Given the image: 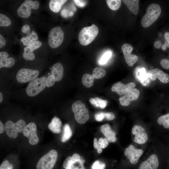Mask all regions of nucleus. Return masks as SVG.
<instances>
[{
	"label": "nucleus",
	"instance_id": "obj_1",
	"mask_svg": "<svg viewBox=\"0 0 169 169\" xmlns=\"http://www.w3.org/2000/svg\"><path fill=\"white\" fill-rule=\"evenodd\" d=\"M161 12L160 5L157 3H152L147 8L146 13L142 17L141 24L144 28L151 26L158 18Z\"/></svg>",
	"mask_w": 169,
	"mask_h": 169
},
{
	"label": "nucleus",
	"instance_id": "obj_2",
	"mask_svg": "<svg viewBox=\"0 0 169 169\" xmlns=\"http://www.w3.org/2000/svg\"><path fill=\"white\" fill-rule=\"evenodd\" d=\"M98 27L93 24L90 26L82 28L79 33L78 39L80 44L86 46L91 43L99 33Z\"/></svg>",
	"mask_w": 169,
	"mask_h": 169
},
{
	"label": "nucleus",
	"instance_id": "obj_3",
	"mask_svg": "<svg viewBox=\"0 0 169 169\" xmlns=\"http://www.w3.org/2000/svg\"><path fill=\"white\" fill-rule=\"evenodd\" d=\"M47 77H37L29 82L26 88V92L30 97H34L44 90L46 86Z\"/></svg>",
	"mask_w": 169,
	"mask_h": 169
},
{
	"label": "nucleus",
	"instance_id": "obj_4",
	"mask_svg": "<svg viewBox=\"0 0 169 169\" xmlns=\"http://www.w3.org/2000/svg\"><path fill=\"white\" fill-rule=\"evenodd\" d=\"M72 110L74 114L75 120L78 123L84 124L89 119V111L85 104L81 101L74 102L72 105Z\"/></svg>",
	"mask_w": 169,
	"mask_h": 169
},
{
	"label": "nucleus",
	"instance_id": "obj_5",
	"mask_svg": "<svg viewBox=\"0 0 169 169\" xmlns=\"http://www.w3.org/2000/svg\"><path fill=\"white\" fill-rule=\"evenodd\" d=\"M57 157V151L54 150H51L39 159L36 165L37 169H52Z\"/></svg>",
	"mask_w": 169,
	"mask_h": 169
},
{
	"label": "nucleus",
	"instance_id": "obj_6",
	"mask_svg": "<svg viewBox=\"0 0 169 169\" xmlns=\"http://www.w3.org/2000/svg\"><path fill=\"white\" fill-rule=\"evenodd\" d=\"M26 125L25 121L20 119L14 123L11 120L7 121L5 125V128L7 135L12 138H16L18 133L23 132Z\"/></svg>",
	"mask_w": 169,
	"mask_h": 169
},
{
	"label": "nucleus",
	"instance_id": "obj_7",
	"mask_svg": "<svg viewBox=\"0 0 169 169\" xmlns=\"http://www.w3.org/2000/svg\"><path fill=\"white\" fill-rule=\"evenodd\" d=\"M64 34L61 27L52 28L48 34V44L51 48L55 49L59 46L64 39Z\"/></svg>",
	"mask_w": 169,
	"mask_h": 169
},
{
	"label": "nucleus",
	"instance_id": "obj_8",
	"mask_svg": "<svg viewBox=\"0 0 169 169\" xmlns=\"http://www.w3.org/2000/svg\"><path fill=\"white\" fill-rule=\"evenodd\" d=\"M39 6V3L38 1L25 0L18 8L17 14L20 18H28L31 15L32 9H37Z\"/></svg>",
	"mask_w": 169,
	"mask_h": 169
},
{
	"label": "nucleus",
	"instance_id": "obj_9",
	"mask_svg": "<svg viewBox=\"0 0 169 169\" xmlns=\"http://www.w3.org/2000/svg\"><path fill=\"white\" fill-rule=\"evenodd\" d=\"M85 160L77 153H74L72 157H68L64 161L63 167L65 169H85L84 165Z\"/></svg>",
	"mask_w": 169,
	"mask_h": 169
},
{
	"label": "nucleus",
	"instance_id": "obj_10",
	"mask_svg": "<svg viewBox=\"0 0 169 169\" xmlns=\"http://www.w3.org/2000/svg\"><path fill=\"white\" fill-rule=\"evenodd\" d=\"M39 74L37 70L27 68L20 69L16 74L17 81L20 83H25L30 82L37 78Z\"/></svg>",
	"mask_w": 169,
	"mask_h": 169
},
{
	"label": "nucleus",
	"instance_id": "obj_11",
	"mask_svg": "<svg viewBox=\"0 0 169 169\" xmlns=\"http://www.w3.org/2000/svg\"><path fill=\"white\" fill-rule=\"evenodd\" d=\"M37 131L36 125L34 122H30L26 125L24 129L23 134L28 138L29 143L31 145H35L39 142Z\"/></svg>",
	"mask_w": 169,
	"mask_h": 169
},
{
	"label": "nucleus",
	"instance_id": "obj_12",
	"mask_svg": "<svg viewBox=\"0 0 169 169\" xmlns=\"http://www.w3.org/2000/svg\"><path fill=\"white\" fill-rule=\"evenodd\" d=\"M143 153L142 150L136 148L132 145H130L124 151L125 156L132 165H135L138 163L140 158Z\"/></svg>",
	"mask_w": 169,
	"mask_h": 169
},
{
	"label": "nucleus",
	"instance_id": "obj_13",
	"mask_svg": "<svg viewBox=\"0 0 169 169\" xmlns=\"http://www.w3.org/2000/svg\"><path fill=\"white\" fill-rule=\"evenodd\" d=\"M21 30L23 33L27 35L26 37H22L20 39L21 42L23 43L24 45L28 46L38 40V37L37 34L34 30L31 32L29 25L25 24L23 26Z\"/></svg>",
	"mask_w": 169,
	"mask_h": 169
},
{
	"label": "nucleus",
	"instance_id": "obj_14",
	"mask_svg": "<svg viewBox=\"0 0 169 169\" xmlns=\"http://www.w3.org/2000/svg\"><path fill=\"white\" fill-rule=\"evenodd\" d=\"M132 134L135 135L134 141L139 144L145 143L148 139V136L145 129L142 126L135 125H134L131 130Z\"/></svg>",
	"mask_w": 169,
	"mask_h": 169
},
{
	"label": "nucleus",
	"instance_id": "obj_15",
	"mask_svg": "<svg viewBox=\"0 0 169 169\" xmlns=\"http://www.w3.org/2000/svg\"><path fill=\"white\" fill-rule=\"evenodd\" d=\"M121 49L126 63L130 66H133L137 61L138 57L135 55L131 54L133 50L132 46L128 43H125L122 45Z\"/></svg>",
	"mask_w": 169,
	"mask_h": 169
},
{
	"label": "nucleus",
	"instance_id": "obj_16",
	"mask_svg": "<svg viewBox=\"0 0 169 169\" xmlns=\"http://www.w3.org/2000/svg\"><path fill=\"white\" fill-rule=\"evenodd\" d=\"M133 74L135 79L143 86H146L149 84V77L144 68L136 67L133 70Z\"/></svg>",
	"mask_w": 169,
	"mask_h": 169
},
{
	"label": "nucleus",
	"instance_id": "obj_17",
	"mask_svg": "<svg viewBox=\"0 0 169 169\" xmlns=\"http://www.w3.org/2000/svg\"><path fill=\"white\" fill-rule=\"evenodd\" d=\"M140 95L139 90L133 88L119 99L120 104L124 106L129 105L132 101L138 99Z\"/></svg>",
	"mask_w": 169,
	"mask_h": 169
},
{
	"label": "nucleus",
	"instance_id": "obj_18",
	"mask_svg": "<svg viewBox=\"0 0 169 169\" xmlns=\"http://www.w3.org/2000/svg\"><path fill=\"white\" fill-rule=\"evenodd\" d=\"M136 84L133 82H130L124 84L120 82L114 83L112 86L111 90L113 92H116L118 94L121 95L125 94L134 88Z\"/></svg>",
	"mask_w": 169,
	"mask_h": 169
},
{
	"label": "nucleus",
	"instance_id": "obj_19",
	"mask_svg": "<svg viewBox=\"0 0 169 169\" xmlns=\"http://www.w3.org/2000/svg\"><path fill=\"white\" fill-rule=\"evenodd\" d=\"M147 74L149 78L152 80L154 81L158 79L163 83L169 82V75L158 68L149 70Z\"/></svg>",
	"mask_w": 169,
	"mask_h": 169
},
{
	"label": "nucleus",
	"instance_id": "obj_20",
	"mask_svg": "<svg viewBox=\"0 0 169 169\" xmlns=\"http://www.w3.org/2000/svg\"><path fill=\"white\" fill-rule=\"evenodd\" d=\"M42 43L39 40H37L33 43L26 46L24 48L23 57L26 60L32 61L35 58L33 51L40 47Z\"/></svg>",
	"mask_w": 169,
	"mask_h": 169
},
{
	"label": "nucleus",
	"instance_id": "obj_21",
	"mask_svg": "<svg viewBox=\"0 0 169 169\" xmlns=\"http://www.w3.org/2000/svg\"><path fill=\"white\" fill-rule=\"evenodd\" d=\"M158 157L156 154H152L140 165L138 169H157L159 166Z\"/></svg>",
	"mask_w": 169,
	"mask_h": 169
},
{
	"label": "nucleus",
	"instance_id": "obj_22",
	"mask_svg": "<svg viewBox=\"0 0 169 169\" xmlns=\"http://www.w3.org/2000/svg\"><path fill=\"white\" fill-rule=\"evenodd\" d=\"M50 74L55 81H60L64 75V68L62 64L60 63L54 64L51 68Z\"/></svg>",
	"mask_w": 169,
	"mask_h": 169
},
{
	"label": "nucleus",
	"instance_id": "obj_23",
	"mask_svg": "<svg viewBox=\"0 0 169 169\" xmlns=\"http://www.w3.org/2000/svg\"><path fill=\"white\" fill-rule=\"evenodd\" d=\"M8 54L6 51L0 52V68H9L13 66L15 63V60L12 57L8 58Z\"/></svg>",
	"mask_w": 169,
	"mask_h": 169
},
{
	"label": "nucleus",
	"instance_id": "obj_24",
	"mask_svg": "<svg viewBox=\"0 0 169 169\" xmlns=\"http://www.w3.org/2000/svg\"><path fill=\"white\" fill-rule=\"evenodd\" d=\"M100 131L109 142H114L116 141L115 132L111 128L108 124L102 125Z\"/></svg>",
	"mask_w": 169,
	"mask_h": 169
},
{
	"label": "nucleus",
	"instance_id": "obj_25",
	"mask_svg": "<svg viewBox=\"0 0 169 169\" xmlns=\"http://www.w3.org/2000/svg\"><path fill=\"white\" fill-rule=\"evenodd\" d=\"M62 122L58 117L54 116L48 125V128L53 133L59 134L61 131Z\"/></svg>",
	"mask_w": 169,
	"mask_h": 169
},
{
	"label": "nucleus",
	"instance_id": "obj_26",
	"mask_svg": "<svg viewBox=\"0 0 169 169\" xmlns=\"http://www.w3.org/2000/svg\"><path fill=\"white\" fill-rule=\"evenodd\" d=\"M130 11L135 15H137L139 11L138 0H123Z\"/></svg>",
	"mask_w": 169,
	"mask_h": 169
},
{
	"label": "nucleus",
	"instance_id": "obj_27",
	"mask_svg": "<svg viewBox=\"0 0 169 169\" xmlns=\"http://www.w3.org/2000/svg\"><path fill=\"white\" fill-rule=\"evenodd\" d=\"M67 1L66 0H51L49 2L50 9L55 13L59 12L63 5Z\"/></svg>",
	"mask_w": 169,
	"mask_h": 169
},
{
	"label": "nucleus",
	"instance_id": "obj_28",
	"mask_svg": "<svg viewBox=\"0 0 169 169\" xmlns=\"http://www.w3.org/2000/svg\"><path fill=\"white\" fill-rule=\"evenodd\" d=\"M89 100L91 104L94 106L102 109L105 108L107 104L106 100H102L98 97H96L94 98H90Z\"/></svg>",
	"mask_w": 169,
	"mask_h": 169
},
{
	"label": "nucleus",
	"instance_id": "obj_29",
	"mask_svg": "<svg viewBox=\"0 0 169 169\" xmlns=\"http://www.w3.org/2000/svg\"><path fill=\"white\" fill-rule=\"evenodd\" d=\"M94 79L92 75L88 74H84L82 78V84L86 88L91 87L93 85Z\"/></svg>",
	"mask_w": 169,
	"mask_h": 169
},
{
	"label": "nucleus",
	"instance_id": "obj_30",
	"mask_svg": "<svg viewBox=\"0 0 169 169\" xmlns=\"http://www.w3.org/2000/svg\"><path fill=\"white\" fill-rule=\"evenodd\" d=\"M63 130L64 132L61 138V141L62 142H64L71 137L72 136V132L69 125L68 124L64 125Z\"/></svg>",
	"mask_w": 169,
	"mask_h": 169
},
{
	"label": "nucleus",
	"instance_id": "obj_31",
	"mask_svg": "<svg viewBox=\"0 0 169 169\" xmlns=\"http://www.w3.org/2000/svg\"><path fill=\"white\" fill-rule=\"evenodd\" d=\"M105 70L101 67H96L93 71L92 76L94 79H99L104 77L106 75Z\"/></svg>",
	"mask_w": 169,
	"mask_h": 169
},
{
	"label": "nucleus",
	"instance_id": "obj_32",
	"mask_svg": "<svg viewBox=\"0 0 169 169\" xmlns=\"http://www.w3.org/2000/svg\"><path fill=\"white\" fill-rule=\"evenodd\" d=\"M158 123L166 129H169V113L161 116L157 119Z\"/></svg>",
	"mask_w": 169,
	"mask_h": 169
},
{
	"label": "nucleus",
	"instance_id": "obj_33",
	"mask_svg": "<svg viewBox=\"0 0 169 169\" xmlns=\"http://www.w3.org/2000/svg\"><path fill=\"white\" fill-rule=\"evenodd\" d=\"M122 1L121 0H107V4L109 8L113 10H116L120 8Z\"/></svg>",
	"mask_w": 169,
	"mask_h": 169
},
{
	"label": "nucleus",
	"instance_id": "obj_34",
	"mask_svg": "<svg viewBox=\"0 0 169 169\" xmlns=\"http://www.w3.org/2000/svg\"><path fill=\"white\" fill-rule=\"evenodd\" d=\"M11 23L10 19L5 15L0 14V26L7 27L10 26Z\"/></svg>",
	"mask_w": 169,
	"mask_h": 169
},
{
	"label": "nucleus",
	"instance_id": "obj_35",
	"mask_svg": "<svg viewBox=\"0 0 169 169\" xmlns=\"http://www.w3.org/2000/svg\"><path fill=\"white\" fill-rule=\"evenodd\" d=\"M112 54V52L110 51H107L105 52L99 60V64L103 65L106 64L111 57Z\"/></svg>",
	"mask_w": 169,
	"mask_h": 169
},
{
	"label": "nucleus",
	"instance_id": "obj_36",
	"mask_svg": "<svg viewBox=\"0 0 169 169\" xmlns=\"http://www.w3.org/2000/svg\"><path fill=\"white\" fill-rule=\"evenodd\" d=\"M105 164L99 160L95 161L91 166V169H105Z\"/></svg>",
	"mask_w": 169,
	"mask_h": 169
},
{
	"label": "nucleus",
	"instance_id": "obj_37",
	"mask_svg": "<svg viewBox=\"0 0 169 169\" xmlns=\"http://www.w3.org/2000/svg\"><path fill=\"white\" fill-rule=\"evenodd\" d=\"M13 165L7 160L4 161L1 164L0 169H13Z\"/></svg>",
	"mask_w": 169,
	"mask_h": 169
},
{
	"label": "nucleus",
	"instance_id": "obj_38",
	"mask_svg": "<svg viewBox=\"0 0 169 169\" xmlns=\"http://www.w3.org/2000/svg\"><path fill=\"white\" fill-rule=\"evenodd\" d=\"M99 144L101 149L105 148L109 145V141L106 138L103 139L100 138L98 141Z\"/></svg>",
	"mask_w": 169,
	"mask_h": 169
},
{
	"label": "nucleus",
	"instance_id": "obj_39",
	"mask_svg": "<svg viewBox=\"0 0 169 169\" xmlns=\"http://www.w3.org/2000/svg\"><path fill=\"white\" fill-rule=\"evenodd\" d=\"M55 82V80L51 75L49 74L47 77L46 86L48 87H52L54 84Z\"/></svg>",
	"mask_w": 169,
	"mask_h": 169
},
{
	"label": "nucleus",
	"instance_id": "obj_40",
	"mask_svg": "<svg viewBox=\"0 0 169 169\" xmlns=\"http://www.w3.org/2000/svg\"><path fill=\"white\" fill-rule=\"evenodd\" d=\"M105 113L100 112L96 114L94 117L95 120L97 121H100L103 120L105 118Z\"/></svg>",
	"mask_w": 169,
	"mask_h": 169
},
{
	"label": "nucleus",
	"instance_id": "obj_41",
	"mask_svg": "<svg viewBox=\"0 0 169 169\" xmlns=\"http://www.w3.org/2000/svg\"><path fill=\"white\" fill-rule=\"evenodd\" d=\"M160 64L162 67L165 69H169V60L167 59H163L160 61Z\"/></svg>",
	"mask_w": 169,
	"mask_h": 169
},
{
	"label": "nucleus",
	"instance_id": "obj_42",
	"mask_svg": "<svg viewBox=\"0 0 169 169\" xmlns=\"http://www.w3.org/2000/svg\"><path fill=\"white\" fill-rule=\"evenodd\" d=\"M94 146L97 150V151L98 153H101L102 152V150L100 148L99 142L96 138H94Z\"/></svg>",
	"mask_w": 169,
	"mask_h": 169
},
{
	"label": "nucleus",
	"instance_id": "obj_43",
	"mask_svg": "<svg viewBox=\"0 0 169 169\" xmlns=\"http://www.w3.org/2000/svg\"><path fill=\"white\" fill-rule=\"evenodd\" d=\"M73 1L77 6L80 7H84L87 3L85 0H74Z\"/></svg>",
	"mask_w": 169,
	"mask_h": 169
},
{
	"label": "nucleus",
	"instance_id": "obj_44",
	"mask_svg": "<svg viewBox=\"0 0 169 169\" xmlns=\"http://www.w3.org/2000/svg\"><path fill=\"white\" fill-rule=\"evenodd\" d=\"M105 118L108 120H113L115 118L114 114L112 112H108L105 113Z\"/></svg>",
	"mask_w": 169,
	"mask_h": 169
},
{
	"label": "nucleus",
	"instance_id": "obj_45",
	"mask_svg": "<svg viewBox=\"0 0 169 169\" xmlns=\"http://www.w3.org/2000/svg\"><path fill=\"white\" fill-rule=\"evenodd\" d=\"M6 41L3 36L0 34V49L3 48L6 45Z\"/></svg>",
	"mask_w": 169,
	"mask_h": 169
},
{
	"label": "nucleus",
	"instance_id": "obj_46",
	"mask_svg": "<svg viewBox=\"0 0 169 169\" xmlns=\"http://www.w3.org/2000/svg\"><path fill=\"white\" fill-rule=\"evenodd\" d=\"M154 45L156 48L159 49L161 46V43L160 41L157 40L154 43Z\"/></svg>",
	"mask_w": 169,
	"mask_h": 169
},
{
	"label": "nucleus",
	"instance_id": "obj_47",
	"mask_svg": "<svg viewBox=\"0 0 169 169\" xmlns=\"http://www.w3.org/2000/svg\"><path fill=\"white\" fill-rule=\"evenodd\" d=\"M5 130V126L2 122L0 121V133L1 134Z\"/></svg>",
	"mask_w": 169,
	"mask_h": 169
},
{
	"label": "nucleus",
	"instance_id": "obj_48",
	"mask_svg": "<svg viewBox=\"0 0 169 169\" xmlns=\"http://www.w3.org/2000/svg\"><path fill=\"white\" fill-rule=\"evenodd\" d=\"M164 36L166 40L169 42V32H166L164 34Z\"/></svg>",
	"mask_w": 169,
	"mask_h": 169
},
{
	"label": "nucleus",
	"instance_id": "obj_49",
	"mask_svg": "<svg viewBox=\"0 0 169 169\" xmlns=\"http://www.w3.org/2000/svg\"><path fill=\"white\" fill-rule=\"evenodd\" d=\"M3 95L1 92H0V103L2 102L3 100Z\"/></svg>",
	"mask_w": 169,
	"mask_h": 169
},
{
	"label": "nucleus",
	"instance_id": "obj_50",
	"mask_svg": "<svg viewBox=\"0 0 169 169\" xmlns=\"http://www.w3.org/2000/svg\"><path fill=\"white\" fill-rule=\"evenodd\" d=\"M165 45L166 47H169V42L166 41L165 42Z\"/></svg>",
	"mask_w": 169,
	"mask_h": 169
},
{
	"label": "nucleus",
	"instance_id": "obj_51",
	"mask_svg": "<svg viewBox=\"0 0 169 169\" xmlns=\"http://www.w3.org/2000/svg\"><path fill=\"white\" fill-rule=\"evenodd\" d=\"M162 49L163 50H165L166 49V46L165 44H163L161 47Z\"/></svg>",
	"mask_w": 169,
	"mask_h": 169
},
{
	"label": "nucleus",
	"instance_id": "obj_52",
	"mask_svg": "<svg viewBox=\"0 0 169 169\" xmlns=\"http://www.w3.org/2000/svg\"><path fill=\"white\" fill-rule=\"evenodd\" d=\"M74 14V13L72 12H71L69 13V16H72Z\"/></svg>",
	"mask_w": 169,
	"mask_h": 169
},
{
	"label": "nucleus",
	"instance_id": "obj_53",
	"mask_svg": "<svg viewBox=\"0 0 169 169\" xmlns=\"http://www.w3.org/2000/svg\"><path fill=\"white\" fill-rule=\"evenodd\" d=\"M158 35L159 36H161L162 35V33L161 32H159L158 33Z\"/></svg>",
	"mask_w": 169,
	"mask_h": 169
},
{
	"label": "nucleus",
	"instance_id": "obj_54",
	"mask_svg": "<svg viewBox=\"0 0 169 169\" xmlns=\"http://www.w3.org/2000/svg\"></svg>",
	"mask_w": 169,
	"mask_h": 169
}]
</instances>
